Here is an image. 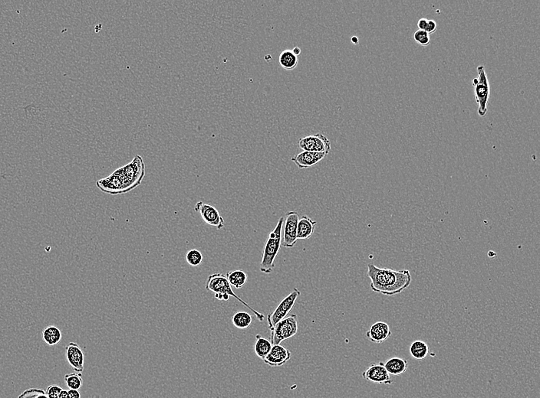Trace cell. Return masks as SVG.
<instances>
[{
  "instance_id": "cell-34",
  "label": "cell",
  "mask_w": 540,
  "mask_h": 398,
  "mask_svg": "<svg viewBox=\"0 0 540 398\" xmlns=\"http://www.w3.org/2000/svg\"><path fill=\"white\" fill-rule=\"evenodd\" d=\"M58 398H70V395H69V392H68V391L64 389L62 390V391H61L60 394H59Z\"/></svg>"
},
{
  "instance_id": "cell-14",
  "label": "cell",
  "mask_w": 540,
  "mask_h": 398,
  "mask_svg": "<svg viewBox=\"0 0 540 398\" xmlns=\"http://www.w3.org/2000/svg\"><path fill=\"white\" fill-rule=\"evenodd\" d=\"M291 358V351L280 345L273 346L271 351L264 358L265 364L270 367H279L284 365Z\"/></svg>"
},
{
  "instance_id": "cell-27",
  "label": "cell",
  "mask_w": 540,
  "mask_h": 398,
  "mask_svg": "<svg viewBox=\"0 0 540 398\" xmlns=\"http://www.w3.org/2000/svg\"><path fill=\"white\" fill-rule=\"evenodd\" d=\"M18 398H49L46 391L38 388H29L24 391Z\"/></svg>"
},
{
  "instance_id": "cell-19",
  "label": "cell",
  "mask_w": 540,
  "mask_h": 398,
  "mask_svg": "<svg viewBox=\"0 0 540 398\" xmlns=\"http://www.w3.org/2000/svg\"><path fill=\"white\" fill-rule=\"evenodd\" d=\"M279 62L282 68L288 71H292L298 66V56H296L292 50L286 49L281 52L279 58Z\"/></svg>"
},
{
  "instance_id": "cell-35",
  "label": "cell",
  "mask_w": 540,
  "mask_h": 398,
  "mask_svg": "<svg viewBox=\"0 0 540 398\" xmlns=\"http://www.w3.org/2000/svg\"><path fill=\"white\" fill-rule=\"evenodd\" d=\"M292 51H293V52L294 53V54H296V56H298V55H299L301 53L300 48L298 47H295L294 49L292 50Z\"/></svg>"
},
{
  "instance_id": "cell-36",
  "label": "cell",
  "mask_w": 540,
  "mask_h": 398,
  "mask_svg": "<svg viewBox=\"0 0 540 398\" xmlns=\"http://www.w3.org/2000/svg\"><path fill=\"white\" fill-rule=\"evenodd\" d=\"M351 42L355 44V45H357V44L358 43V38H357L356 36H353L352 38H351Z\"/></svg>"
},
{
  "instance_id": "cell-6",
  "label": "cell",
  "mask_w": 540,
  "mask_h": 398,
  "mask_svg": "<svg viewBox=\"0 0 540 398\" xmlns=\"http://www.w3.org/2000/svg\"><path fill=\"white\" fill-rule=\"evenodd\" d=\"M298 332V317L289 315L279 322L271 330L270 342L273 346L280 345L282 341L295 336Z\"/></svg>"
},
{
  "instance_id": "cell-23",
  "label": "cell",
  "mask_w": 540,
  "mask_h": 398,
  "mask_svg": "<svg viewBox=\"0 0 540 398\" xmlns=\"http://www.w3.org/2000/svg\"><path fill=\"white\" fill-rule=\"evenodd\" d=\"M225 276L229 281L230 286H233L236 289L242 288L247 282V274L243 270H237L228 272Z\"/></svg>"
},
{
  "instance_id": "cell-21",
  "label": "cell",
  "mask_w": 540,
  "mask_h": 398,
  "mask_svg": "<svg viewBox=\"0 0 540 398\" xmlns=\"http://www.w3.org/2000/svg\"><path fill=\"white\" fill-rule=\"evenodd\" d=\"M256 338L257 340L255 342V353L259 358L263 360L271 351L273 345L270 341L267 340L266 338H263L260 335H257Z\"/></svg>"
},
{
  "instance_id": "cell-12",
  "label": "cell",
  "mask_w": 540,
  "mask_h": 398,
  "mask_svg": "<svg viewBox=\"0 0 540 398\" xmlns=\"http://www.w3.org/2000/svg\"><path fill=\"white\" fill-rule=\"evenodd\" d=\"M362 377L367 381L373 382L379 384L391 385L393 384L389 374L384 367V362H380L378 364L373 363L367 367V369L362 373Z\"/></svg>"
},
{
  "instance_id": "cell-32",
  "label": "cell",
  "mask_w": 540,
  "mask_h": 398,
  "mask_svg": "<svg viewBox=\"0 0 540 398\" xmlns=\"http://www.w3.org/2000/svg\"><path fill=\"white\" fill-rule=\"evenodd\" d=\"M70 398H81V394L78 390H71L68 391Z\"/></svg>"
},
{
  "instance_id": "cell-10",
  "label": "cell",
  "mask_w": 540,
  "mask_h": 398,
  "mask_svg": "<svg viewBox=\"0 0 540 398\" xmlns=\"http://www.w3.org/2000/svg\"><path fill=\"white\" fill-rule=\"evenodd\" d=\"M194 211L199 212L204 222L220 230L225 226L224 217L220 216L217 208L212 205L198 201L194 206Z\"/></svg>"
},
{
  "instance_id": "cell-33",
  "label": "cell",
  "mask_w": 540,
  "mask_h": 398,
  "mask_svg": "<svg viewBox=\"0 0 540 398\" xmlns=\"http://www.w3.org/2000/svg\"><path fill=\"white\" fill-rule=\"evenodd\" d=\"M430 42H431V39H430L429 37H427V38H424L422 41H420L419 44L422 46H429Z\"/></svg>"
},
{
  "instance_id": "cell-24",
  "label": "cell",
  "mask_w": 540,
  "mask_h": 398,
  "mask_svg": "<svg viewBox=\"0 0 540 398\" xmlns=\"http://www.w3.org/2000/svg\"><path fill=\"white\" fill-rule=\"evenodd\" d=\"M252 321L253 318L251 315L244 311L237 312L232 318L233 326L240 330H245L249 328L252 324Z\"/></svg>"
},
{
  "instance_id": "cell-28",
  "label": "cell",
  "mask_w": 540,
  "mask_h": 398,
  "mask_svg": "<svg viewBox=\"0 0 540 398\" xmlns=\"http://www.w3.org/2000/svg\"><path fill=\"white\" fill-rule=\"evenodd\" d=\"M62 387L57 384H52L47 387L46 391V395L49 398H58L59 394L62 391Z\"/></svg>"
},
{
  "instance_id": "cell-25",
  "label": "cell",
  "mask_w": 540,
  "mask_h": 398,
  "mask_svg": "<svg viewBox=\"0 0 540 398\" xmlns=\"http://www.w3.org/2000/svg\"><path fill=\"white\" fill-rule=\"evenodd\" d=\"M64 381L70 389L79 390L83 385V379L82 374L74 372L66 374L64 377Z\"/></svg>"
},
{
  "instance_id": "cell-31",
  "label": "cell",
  "mask_w": 540,
  "mask_h": 398,
  "mask_svg": "<svg viewBox=\"0 0 540 398\" xmlns=\"http://www.w3.org/2000/svg\"><path fill=\"white\" fill-rule=\"evenodd\" d=\"M428 19L425 18H422L419 19L418 22V26L419 30L425 31L426 28H427V26H428Z\"/></svg>"
},
{
  "instance_id": "cell-26",
  "label": "cell",
  "mask_w": 540,
  "mask_h": 398,
  "mask_svg": "<svg viewBox=\"0 0 540 398\" xmlns=\"http://www.w3.org/2000/svg\"><path fill=\"white\" fill-rule=\"evenodd\" d=\"M203 254L196 249H192L186 254V261L192 266H200L203 261Z\"/></svg>"
},
{
  "instance_id": "cell-2",
  "label": "cell",
  "mask_w": 540,
  "mask_h": 398,
  "mask_svg": "<svg viewBox=\"0 0 540 398\" xmlns=\"http://www.w3.org/2000/svg\"><path fill=\"white\" fill-rule=\"evenodd\" d=\"M206 289L209 290V291L214 293L215 298H217L218 300L228 301L229 299V297H233V298L237 299L239 302H241L244 306L249 309L250 311L253 312V314L257 316L260 322H262L264 320L265 316H264L263 314L255 310L245 301L243 300L242 298L236 295V293L233 292L232 286L229 284L227 279L222 273H216L209 275L208 277L207 282H206Z\"/></svg>"
},
{
  "instance_id": "cell-1",
  "label": "cell",
  "mask_w": 540,
  "mask_h": 398,
  "mask_svg": "<svg viewBox=\"0 0 540 398\" xmlns=\"http://www.w3.org/2000/svg\"><path fill=\"white\" fill-rule=\"evenodd\" d=\"M367 274L371 280V290L389 297L400 294L409 287L412 281L408 270H394L388 268H379L372 264L367 265Z\"/></svg>"
},
{
  "instance_id": "cell-29",
  "label": "cell",
  "mask_w": 540,
  "mask_h": 398,
  "mask_svg": "<svg viewBox=\"0 0 540 398\" xmlns=\"http://www.w3.org/2000/svg\"><path fill=\"white\" fill-rule=\"evenodd\" d=\"M436 29H437V25H436V22L432 19L428 20V26H427L425 30L426 33H428V34H433L436 31Z\"/></svg>"
},
{
  "instance_id": "cell-15",
  "label": "cell",
  "mask_w": 540,
  "mask_h": 398,
  "mask_svg": "<svg viewBox=\"0 0 540 398\" xmlns=\"http://www.w3.org/2000/svg\"><path fill=\"white\" fill-rule=\"evenodd\" d=\"M327 156L323 152H314L303 151L292 157V161L301 169L309 168L316 165Z\"/></svg>"
},
{
  "instance_id": "cell-5",
  "label": "cell",
  "mask_w": 540,
  "mask_h": 398,
  "mask_svg": "<svg viewBox=\"0 0 540 398\" xmlns=\"http://www.w3.org/2000/svg\"><path fill=\"white\" fill-rule=\"evenodd\" d=\"M477 73L478 82L474 86L475 98L478 104V114L484 117L488 113V102L490 97V86L484 66L477 67Z\"/></svg>"
},
{
  "instance_id": "cell-17",
  "label": "cell",
  "mask_w": 540,
  "mask_h": 398,
  "mask_svg": "<svg viewBox=\"0 0 540 398\" xmlns=\"http://www.w3.org/2000/svg\"><path fill=\"white\" fill-rule=\"evenodd\" d=\"M317 222L307 216H303L298 221L297 240H307L313 235Z\"/></svg>"
},
{
  "instance_id": "cell-13",
  "label": "cell",
  "mask_w": 540,
  "mask_h": 398,
  "mask_svg": "<svg viewBox=\"0 0 540 398\" xmlns=\"http://www.w3.org/2000/svg\"><path fill=\"white\" fill-rule=\"evenodd\" d=\"M66 359L75 372L82 374L84 371L85 355L82 348L75 342H70L66 347Z\"/></svg>"
},
{
  "instance_id": "cell-9",
  "label": "cell",
  "mask_w": 540,
  "mask_h": 398,
  "mask_svg": "<svg viewBox=\"0 0 540 398\" xmlns=\"http://www.w3.org/2000/svg\"><path fill=\"white\" fill-rule=\"evenodd\" d=\"M299 220L298 212H289L286 214V218H284L283 228V242L282 246L284 248H292L297 243V226Z\"/></svg>"
},
{
  "instance_id": "cell-18",
  "label": "cell",
  "mask_w": 540,
  "mask_h": 398,
  "mask_svg": "<svg viewBox=\"0 0 540 398\" xmlns=\"http://www.w3.org/2000/svg\"><path fill=\"white\" fill-rule=\"evenodd\" d=\"M384 365L389 375L399 376L403 375L407 371L408 362L403 358L395 357L388 359L385 363H384Z\"/></svg>"
},
{
  "instance_id": "cell-11",
  "label": "cell",
  "mask_w": 540,
  "mask_h": 398,
  "mask_svg": "<svg viewBox=\"0 0 540 398\" xmlns=\"http://www.w3.org/2000/svg\"><path fill=\"white\" fill-rule=\"evenodd\" d=\"M122 167L135 188L139 186L145 176V165L143 158L140 155H136L131 163Z\"/></svg>"
},
{
  "instance_id": "cell-3",
  "label": "cell",
  "mask_w": 540,
  "mask_h": 398,
  "mask_svg": "<svg viewBox=\"0 0 540 398\" xmlns=\"http://www.w3.org/2000/svg\"><path fill=\"white\" fill-rule=\"evenodd\" d=\"M284 217L279 219L277 226L274 230L269 233V238L266 241L262 261L260 263V271L269 274L275 268V261L278 255L282 242V228H283Z\"/></svg>"
},
{
  "instance_id": "cell-30",
  "label": "cell",
  "mask_w": 540,
  "mask_h": 398,
  "mask_svg": "<svg viewBox=\"0 0 540 398\" xmlns=\"http://www.w3.org/2000/svg\"><path fill=\"white\" fill-rule=\"evenodd\" d=\"M427 37H429V34L426 33L425 31H423V30H418V31L415 33V34H414V38H415V41H416L418 43H419L420 41H422L424 38H427Z\"/></svg>"
},
{
  "instance_id": "cell-22",
  "label": "cell",
  "mask_w": 540,
  "mask_h": 398,
  "mask_svg": "<svg viewBox=\"0 0 540 398\" xmlns=\"http://www.w3.org/2000/svg\"><path fill=\"white\" fill-rule=\"evenodd\" d=\"M429 347L426 342L421 340H417L411 343L410 346V354L411 356L418 360H422L428 356Z\"/></svg>"
},
{
  "instance_id": "cell-4",
  "label": "cell",
  "mask_w": 540,
  "mask_h": 398,
  "mask_svg": "<svg viewBox=\"0 0 540 398\" xmlns=\"http://www.w3.org/2000/svg\"><path fill=\"white\" fill-rule=\"evenodd\" d=\"M96 185L102 192L112 196L127 193L135 189L126 176L123 167L116 169L109 176L99 179Z\"/></svg>"
},
{
  "instance_id": "cell-20",
  "label": "cell",
  "mask_w": 540,
  "mask_h": 398,
  "mask_svg": "<svg viewBox=\"0 0 540 398\" xmlns=\"http://www.w3.org/2000/svg\"><path fill=\"white\" fill-rule=\"evenodd\" d=\"M61 330L56 326H48L42 332V339L49 346H56L62 340Z\"/></svg>"
},
{
  "instance_id": "cell-16",
  "label": "cell",
  "mask_w": 540,
  "mask_h": 398,
  "mask_svg": "<svg viewBox=\"0 0 540 398\" xmlns=\"http://www.w3.org/2000/svg\"><path fill=\"white\" fill-rule=\"evenodd\" d=\"M391 332L388 325L384 322H377L366 332V338L371 342L381 344L391 337Z\"/></svg>"
},
{
  "instance_id": "cell-8",
  "label": "cell",
  "mask_w": 540,
  "mask_h": 398,
  "mask_svg": "<svg viewBox=\"0 0 540 398\" xmlns=\"http://www.w3.org/2000/svg\"><path fill=\"white\" fill-rule=\"evenodd\" d=\"M298 145L302 150L308 152H323L328 155L331 150V142L321 133L301 138Z\"/></svg>"
},
{
  "instance_id": "cell-7",
  "label": "cell",
  "mask_w": 540,
  "mask_h": 398,
  "mask_svg": "<svg viewBox=\"0 0 540 398\" xmlns=\"http://www.w3.org/2000/svg\"><path fill=\"white\" fill-rule=\"evenodd\" d=\"M300 295L301 292L297 288H294L293 292L282 299V302L279 304L277 309L273 313L268 315V326H269L270 331L273 330L274 326L279 322H280L283 318H286V315L289 314V312L291 311L292 309L294 306L297 298Z\"/></svg>"
}]
</instances>
